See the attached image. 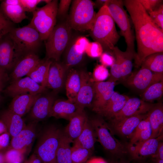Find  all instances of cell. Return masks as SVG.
I'll return each mask as SVG.
<instances>
[{
    "mask_svg": "<svg viewBox=\"0 0 163 163\" xmlns=\"http://www.w3.org/2000/svg\"><path fill=\"white\" fill-rule=\"evenodd\" d=\"M52 60L45 59L40 62L27 76L39 85L46 88L47 80Z\"/></svg>",
    "mask_w": 163,
    "mask_h": 163,
    "instance_id": "obj_32",
    "label": "cell"
},
{
    "mask_svg": "<svg viewBox=\"0 0 163 163\" xmlns=\"http://www.w3.org/2000/svg\"><path fill=\"white\" fill-rule=\"evenodd\" d=\"M152 133V128L149 123H148L145 129L137 135L131 137L130 143L128 147H136L151 138Z\"/></svg>",
    "mask_w": 163,
    "mask_h": 163,
    "instance_id": "obj_38",
    "label": "cell"
},
{
    "mask_svg": "<svg viewBox=\"0 0 163 163\" xmlns=\"http://www.w3.org/2000/svg\"><path fill=\"white\" fill-rule=\"evenodd\" d=\"M0 163H5L4 154L0 152Z\"/></svg>",
    "mask_w": 163,
    "mask_h": 163,
    "instance_id": "obj_55",
    "label": "cell"
},
{
    "mask_svg": "<svg viewBox=\"0 0 163 163\" xmlns=\"http://www.w3.org/2000/svg\"><path fill=\"white\" fill-rule=\"evenodd\" d=\"M92 152L91 150L73 145L71 147L72 163H85Z\"/></svg>",
    "mask_w": 163,
    "mask_h": 163,
    "instance_id": "obj_37",
    "label": "cell"
},
{
    "mask_svg": "<svg viewBox=\"0 0 163 163\" xmlns=\"http://www.w3.org/2000/svg\"><path fill=\"white\" fill-rule=\"evenodd\" d=\"M95 132L97 141L112 154L120 157L128 152L127 147L115 138L112 129L100 116L89 120Z\"/></svg>",
    "mask_w": 163,
    "mask_h": 163,
    "instance_id": "obj_6",
    "label": "cell"
},
{
    "mask_svg": "<svg viewBox=\"0 0 163 163\" xmlns=\"http://www.w3.org/2000/svg\"><path fill=\"white\" fill-rule=\"evenodd\" d=\"M42 93L36 100L30 111V117L32 121L38 122L50 117L56 93L53 91L52 93Z\"/></svg>",
    "mask_w": 163,
    "mask_h": 163,
    "instance_id": "obj_13",
    "label": "cell"
},
{
    "mask_svg": "<svg viewBox=\"0 0 163 163\" xmlns=\"http://www.w3.org/2000/svg\"><path fill=\"white\" fill-rule=\"evenodd\" d=\"M107 1V0H96V4L98 5H101L102 6L104 5Z\"/></svg>",
    "mask_w": 163,
    "mask_h": 163,
    "instance_id": "obj_56",
    "label": "cell"
},
{
    "mask_svg": "<svg viewBox=\"0 0 163 163\" xmlns=\"http://www.w3.org/2000/svg\"><path fill=\"white\" fill-rule=\"evenodd\" d=\"M109 75L106 67L102 64L98 65L94 69L92 78L95 82H102L106 79Z\"/></svg>",
    "mask_w": 163,
    "mask_h": 163,
    "instance_id": "obj_42",
    "label": "cell"
},
{
    "mask_svg": "<svg viewBox=\"0 0 163 163\" xmlns=\"http://www.w3.org/2000/svg\"><path fill=\"white\" fill-rule=\"evenodd\" d=\"M24 163H41V162L39 158L34 153L27 159H26Z\"/></svg>",
    "mask_w": 163,
    "mask_h": 163,
    "instance_id": "obj_51",
    "label": "cell"
},
{
    "mask_svg": "<svg viewBox=\"0 0 163 163\" xmlns=\"http://www.w3.org/2000/svg\"><path fill=\"white\" fill-rule=\"evenodd\" d=\"M41 94L16 96L13 98L8 109L22 117L30 111L35 101Z\"/></svg>",
    "mask_w": 163,
    "mask_h": 163,
    "instance_id": "obj_24",
    "label": "cell"
},
{
    "mask_svg": "<svg viewBox=\"0 0 163 163\" xmlns=\"http://www.w3.org/2000/svg\"><path fill=\"white\" fill-rule=\"evenodd\" d=\"M58 5V0H52L42 7H37L32 12L29 24L38 31L42 41L46 39L56 25Z\"/></svg>",
    "mask_w": 163,
    "mask_h": 163,
    "instance_id": "obj_8",
    "label": "cell"
},
{
    "mask_svg": "<svg viewBox=\"0 0 163 163\" xmlns=\"http://www.w3.org/2000/svg\"><path fill=\"white\" fill-rule=\"evenodd\" d=\"M140 66L153 72L163 74V52L149 55L143 60Z\"/></svg>",
    "mask_w": 163,
    "mask_h": 163,
    "instance_id": "obj_35",
    "label": "cell"
},
{
    "mask_svg": "<svg viewBox=\"0 0 163 163\" xmlns=\"http://www.w3.org/2000/svg\"><path fill=\"white\" fill-rule=\"evenodd\" d=\"M154 104L138 97L129 98L121 110L110 120H117L134 116L147 114Z\"/></svg>",
    "mask_w": 163,
    "mask_h": 163,
    "instance_id": "obj_17",
    "label": "cell"
},
{
    "mask_svg": "<svg viewBox=\"0 0 163 163\" xmlns=\"http://www.w3.org/2000/svg\"><path fill=\"white\" fill-rule=\"evenodd\" d=\"M67 21L72 29L80 31L90 30L94 24L96 13L94 4L90 0L72 1Z\"/></svg>",
    "mask_w": 163,
    "mask_h": 163,
    "instance_id": "obj_5",
    "label": "cell"
},
{
    "mask_svg": "<svg viewBox=\"0 0 163 163\" xmlns=\"http://www.w3.org/2000/svg\"><path fill=\"white\" fill-rule=\"evenodd\" d=\"M148 13L155 24L163 30V4H161L155 9Z\"/></svg>",
    "mask_w": 163,
    "mask_h": 163,
    "instance_id": "obj_41",
    "label": "cell"
},
{
    "mask_svg": "<svg viewBox=\"0 0 163 163\" xmlns=\"http://www.w3.org/2000/svg\"><path fill=\"white\" fill-rule=\"evenodd\" d=\"M103 50L101 45L97 42H90L85 51L89 56L93 58L100 57Z\"/></svg>",
    "mask_w": 163,
    "mask_h": 163,
    "instance_id": "obj_43",
    "label": "cell"
},
{
    "mask_svg": "<svg viewBox=\"0 0 163 163\" xmlns=\"http://www.w3.org/2000/svg\"><path fill=\"white\" fill-rule=\"evenodd\" d=\"M69 70L62 62L52 60L48 71L46 88L52 89L56 94L59 91L65 86Z\"/></svg>",
    "mask_w": 163,
    "mask_h": 163,
    "instance_id": "obj_15",
    "label": "cell"
},
{
    "mask_svg": "<svg viewBox=\"0 0 163 163\" xmlns=\"http://www.w3.org/2000/svg\"><path fill=\"white\" fill-rule=\"evenodd\" d=\"M27 150L10 148L4 154L5 163H22Z\"/></svg>",
    "mask_w": 163,
    "mask_h": 163,
    "instance_id": "obj_39",
    "label": "cell"
},
{
    "mask_svg": "<svg viewBox=\"0 0 163 163\" xmlns=\"http://www.w3.org/2000/svg\"><path fill=\"white\" fill-rule=\"evenodd\" d=\"M104 5L107 7L113 20L120 29L121 35L124 38L127 45L126 50L136 53L135 35L130 19L124 8L123 1L107 0Z\"/></svg>",
    "mask_w": 163,
    "mask_h": 163,
    "instance_id": "obj_9",
    "label": "cell"
},
{
    "mask_svg": "<svg viewBox=\"0 0 163 163\" xmlns=\"http://www.w3.org/2000/svg\"><path fill=\"white\" fill-rule=\"evenodd\" d=\"M14 27V23L6 16L0 8V39Z\"/></svg>",
    "mask_w": 163,
    "mask_h": 163,
    "instance_id": "obj_40",
    "label": "cell"
},
{
    "mask_svg": "<svg viewBox=\"0 0 163 163\" xmlns=\"http://www.w3.org/2000/svg\"><path fill=\"white\" fill-rule=\"evenodd\" d=\"M85 51L76 42V37L72 36L68 45L63 53L62 62L69 70L81 64L85 57Z\"/></svg>",
    "mask_w": 163,
    "mask_h": 163,
    "instance_id": "obj_22",
    "label": "cell"
},
{
    "mask_svg": "<svg viewBox=\"0 0 163 163\" xmlns=\"http://www.w3.org/2000/svg\"><path fill=\"white\" fill-rule=\"evenodd\" d=\"M46 88L37 83L27 76L12 81L5 90L6 93L12 97L21 94H36L43 93Z\"/></svg>",
    "mask_w": 163,
    "mask_h": 163,
    "instance_id": "obj_12",
    "label": "cell"
},
{
    "mask_svg": "<svg viewBox=\"0 0 163 163\" xmlns=\"http://www.w3.org/2000/svg\"><path fill=\"white\" fill-rule=\"evenodd\" d=\"M90 33L94 41L101 45L103 51L111 55L120 36L117 30L115 22L106 5H104L101 7L96 13Z\"/></svg>",
    "mask_w": 163,
    "mask_h": 163,
    "instance_id": "obj_2",
    "label": "cell"
},
{
    "mask_svg": "<svg viewBox=\"0 0 163 163\" xmlns=\"http://www.w3.org/2000/svg\"><path fill=\"white\" fill-rule=\"evenodd\" d=\"M73 141L63 131L56 153V163H72L70 144Z\"/></svg>",
    "mask_w": 163,
    "mask_h": 163,
    "instance_id": "obj_33",
    "label": "cell"
},
{
    "mask_svg": "<svg viewBox=\"0 0 163 163\" xmlns=\"http://www.w3.org/2000/svg\"><path fill=\"white\" fill-rule=\"evenodd\" d=\"M115 83L108 80L94 82V96L91 106L93 111L98 113L104 108L115 91Z\"/></svg>",
    "mask_w": 163,
    "mask_h": 163,
    "instance_id": "obj_14",
    "label": "cell"
},
{
    "mask_svg": "<svg viewBox=\"0 0 163 163\" xmlns=\"http://www.w3.org/2000/svg\"><path fill=\"white\" fill-rule=\"evenodd\" d=\"M81 110H83L75 103L68 99H58L55 100L54 102L50 117L69 120L74 115Z\"/></svg>",
    "mask_w": 163,
    "mask_h": 163,
    "instance_id": "obj_23",
    "label": "cell"
},
{
    "mask_svg": "<svg viewBox=\"0 0 163 163\" xmlns=\"http://www.w3.org/2000/svg\"><path fill=\"white\" fill-rule=\"evenodd\" d=\"M136 54L126 50L123 51L115 46L111 54L114 58V62L111 66L108 80L115 83L118 81L125 80L132 72L133 61Z\"/></svg>",
    "mask_w": 163,
    "mask_h": 163,
    "instance_id": "obj_10",
    "label": "cell"
},
{
    "mask_svg": "<svg viewBox=\"0 0 163 163\" xmlns=\"http://www.w3.org/2000/svg\"><path fill=\"white\" fill-rule=\"evenodd\" d=\"M85 163H107L103 158L100 157H93L87 160Z\"/></svg>",
    "mask_w": 163,
    "mask_h": 163,
    "instance_id": "obj_52",
    "label": "cell"
},
{
    "mask_svg": "<svg viewBox=\"0 0 163 163\" xmlns=\"http://www.w3.org/2000/svg\"><path fill=\"white\" fill-rule=\"evenodd\" d=\"M129 98L127 96L114 91L107 104L98 114L111 120L119 112Z\"/></svg>",
    "mask_w": 163,
    "mask_h": 163,
    "instance_id": "obj_26",
    "label": "cell"
},
{
    "mask_svg": "<svg viewBox=\"0 0 163 163\" xmlns=\"http://www.w3.org/2000/svg\"><path fill=\"white\" fill-rule=\"evenodd\" d=\"M155 163H163V160L158 159L155 160Z\"/></svg>",
    "mask_w": 163,
    "mask_h": 163,
    "instance_id": "obj_57",
    "label": "cell"
},
{
    "mask_svg": "<svg viewBox=\"0 0 163 163\" xmlns=\"http://www.w3.org/2000/svg\"><path fill=\"white\" fill-rule=\"evenodd\" d=\"M37 123L32 121L26 125L17 135L12 137L10 148L27 151L36 137Z\"/></svg>",
    "mask_w": 163,
    "mask_h": 163,
    "instance_id": "obj_18",
    "label": "cell"
},
{
    "mask_svg": "<svg viewBox=\"0 0 163 163\" xmlns=\"http://www.w3.org/2000/svg\"><path fill=\"white\" fill-rule=\"evenodd\" d=\"M82 84L75 103L82 110L91 107L94 96V81L86 71L81 70Z\"/></svg>",
    "mask_w": 163,
    "mask_h": 163,
    "instance_id": "obj_16",
    "label": "cell"
},
{
    "mask_svg": "<svg viewBox=\"0 0 163 163\" xmlns=\"http://www.w3.org/2000/svg\"><path fill=\"white\" fill-rule=\"evenodd\" d=\"M97 141L95 132L88 119L86 121L84 128L78 138L73 142V145L91 150L94 149Z\"/></svg>",
    "mask_w": 163,
    "mask_h": 163,
    "instance_id": "obj_31",
    "label": "cell"
},
{
    "mask_svg": "<svg viewBox=\"0 0 163 163\" xmlns=\"http://www.w3.org/2000/svg\"><path fill=\"white\" fill-rule=\"evenodd\" d=\"M100 61L102 65L105 67L111 66L114 62V58L112 55L104 52L100 56Z\"/></svg>",
    "mask_w": 163,
    "mask_h": 163,
    "instance_id": "obj_47",
    "label": "cell"
},
{
    "mask_svg": "<svg viewBox=\"0 0 163 163\" xmlns=\"http://www.w3.org/2000/svg\"><path fill=\"white\" fill-rule=\"evenodd\" d=\"M17 62L13 43L9 34L0 39V67L7 71Z\"/></svg>",
    "mask_w": 163,
    "mask_h": 163,
    "instance_id": "obj_19",
    "label": "cell"
},
{
    "mask_svg": "<svg viewBox=\"0 0 163 163\" xmlns=\"http://www.w3.org/2000/svg\"><path fill=\"white\" fill-rule=\"evenodd\" d=\"M20 163L18 162H15V163Z\"/></svg>",
    "mask_w": 163,
    "mask_h": 163,
    "instance_id": "obj_59",
    "label": "cell"
},
{
    "mask_svg": "<svg viewBox=\"0 0 163 163\" xmlns=\"http://www.w3.org/2000/svg\"><path fill=\"white\" fill-rule=\"evenodd\" d=\"M152 133L151 138L162 136L163 130V106L161 103L155 104L147 113Z\"/></svg>",
    "mask_w": 163,
    "mask_h": 163,
    "instance_id": "obj_30",
    "label": "cell"
},
{
    "mask_svg": "<svg viewBox=\"0 0 163 163\" xmlns=\"http://www.w3.org/2000/svg\"><path fill=\"white\" fill-rule=\"evenodd\" d=\"M8 132L6 127L3 122L0 120V135Z\"/></svg>",
    "mask_w": 163,
    "mask_h": 163,
    "instance_id": "obj_54",
    "label": "cell"
},
{
    "mask_svg": "<svg viewBox=\"0 0 163 163\" xmlns=\"http://www.w3.org/2000/svg\"><path fill=\"white\" fill-rule=\"evenodd\" d=\"M0 120L5 124L8 132L12 138L17 135L26 125L22 117L9 109L2 113Z\"/></svg>",
    "mask_w": 163,
    "mask_h": 163,
    "instance_id": "obj_29",
    "label": "cell"
},
{
    "mask_svg": "<svg viewBox=\"0 0 163 163\" xmlns=\"http://www.w3.org/2000/svg\"><path fill=\"white\" fill-rule=\"evenodd\" d=\"M6 71L0 67V92L3 91L9 78Z\"/></svg>",
    "mask_w": 163,
    "mask_h": 163,
    "instance_id": "obj_48",
    "label": "cell"
},
{
    "mask_svg": "<svg viewBox=\"0 0 163 163\" xmlns=\"http://www.w3.org/2000/svg\"><path fill=\"white\" fill-rule=\"evenodd\" d=\"M162 137L163 135L158 138H151L138 146L128 147V151L135 159L152 156L155 153Z\"/></svg>",
    "mask_w": 163,
    "mask_h": 163,
    "instance_id": "obj_25",
    "label": "cell"
},
{
    "mask_svg": "<svg viewBox=\"0 0 163 163\" xmlns=\"http://www.w3.org/2000/svg\"><path fill=\"white\" fill-rule=\"evenodd\" d=\"M147 116V114L139 115L111 121L110 127L121 136L130 138L139 123Z\"/></svg>",
    "mask_w": 163,
    "mask_h": 163,
    "instance_id": "obj_21",
    "label": "cell"
},
{
    "mask_svg": "<svg viewBox=\"0 0 163 163\" xmlns=\"http://www.w3.org/2000/svg\"><path fill=\"white\" fill-rule=\"evenodd\" d=\"M41 59L35 53L28 54L20 59L13 68L10 77L12 81L27 75Z\"/></svg>",
    "mask_w": 163,
    "mask_h": 163,
    "instance_id": "obj_20",
    "label": "cell"
},
{
    "mask_svg": "<svg viewBox=\"0 0 163 163\" xmlns=\"http://www.w3.org/2000/svg\"><path fill=\"white\" fill-rule=\"evenodd\" d=\"M62 132L54 125L44 130L38 140L34 153L41 163H56V153Z\"/></svg>",
    "mask_w": 163,
    "mask_h": 163,
    "instance_id": "obj_7",
    "label": "cell"
},
{
    "mask_svg": "<svg viewBox=\"0 0 163 163\" xmlns=\"http://www.w3.org/2000/svg\"></svg>",
    "mask_w": 163,
    "mask_h": 163,
    "instance_id": "obj_60",
    "label": "cell"
},
{
    "mask_svg": "<svg viewBox=\"0 0 163 163\" xmlns=\"http://www.w3.org/2000/svg\"><path fill=\"white\" fill-rule=\"evenodd\" d=\"M20 5L25 12H33L37 8V5L45 0H20Z\"/></svg>",
    "mask_w": 163,
    "mask_h": 163,
    "instance_id": "obj_45",
    "label": "cell"
},
{
    "mask_svg": "<svg viewBox=\"0 0 163 163\" xmlns=\"http://www.w3.org/2000/svg\"><path fill=\"white\" fill-rule=\"evenodd\" d=\"M81 84L80 70L74 68L70 69L68 72L65 85L68 100L75 102Z\"/></svg>",
    "mask_w": 163,
    "mask_h": 163,
    "instance_id": "obj_28",
    "label": "cell"
},
{
    "mask_svg": "<svg viewBox=\"0 0 163 163\" xmlns=\"http://www.w3.org/2000/svg\"><path fill=\"white\" fill-rule=\"evenodd\" d=\"M88 119L84 110L78 112L69 120L63 131L64 133L73 142L81 133Z\"/></svg>",
    "mask_w": 163,
    "mask_h": 163,
    "instance_id": "obj_27",
    "label": "cell"
},
{
    "mask_svg": "<svg viewBox=\"0 0 163 163\" xmlns=\"http://www.w3.org/2000/svg\"><path fill=\"white\" fill-rule=\"evenodd\" d=\"M13 43L17 61L30 53H36L42 42L38 31L29 24L12 29L9 33Z\"/></svg>",
    "mask_w": 163,
    "mask_h": 163,
    "instance_id": "obj_3",
    "label": "cell"
},
{
    "mask_svg": "<svg viewBox=\"0 0 163 163\" xmlns=\"http://www.w3.org/2000/svg\"><path fill=\"white\" fill-rule=\"evenodd\" d=\"M5 4L11 5H20V0H5L3 1Z\"/></svg>",
    "mask_w": 163,
    "mask_h": 163,
    "instance_id": "obj_53",
    "label": "cell"
},
{
    "mask_svg": "<svg viewBox=\"0 0 163 163\" xmlns=\"http://www.w3.org/2000/svg\"><path fill=\"white\" fill-rule=\"evenodd\" d=\"M163 94V80L149 87L141 94V99L146 102H152L159 99Z\"/></svg>",
    "mask_w": 163,
    "mask_h": 163,
    "instance_id": "obj_36",
    "label": "cell"
},
{
    "mask_svg": "<svg viewBox=\"0 0 163 163\" xmlns=\"http://www.w3.org/2000/svg\"><path fill=\"white\" fill-rule=\"evenodd\" d=\"M163 80V74L153 72L141 68L132 72L123 81L126 85L141 94L149 87Z\"/></svg>",
    "mask_w": 163,
    "mask_h": 163,
    "instance_id": "obj_11",
    "label": "cell"
},
{
    "mask_svg": "<svg viewBox=\"0 0 163 163\" xmlns=\"http://www.w3.org/2000/svg\"><path fill=\"white\" fill-rule=\"evenodd\" d=\"M72 30L67 20L56 25L44 41L45 58L60 61L61 56L72 37Z\"/></svg>",
    "mask_w": 163,
    "mask_h": 163,
    "instance_id": "obj_4",
    "label": "cell"
},
{
    "mask_svg": "<svg viewBox=\"0 0 163 163\" xmlns=\"http://www.w3.org/2000/svg\"><path fill=\"white\" fill-rule=\"evenodd\" d=\"M0 93H1V92H0V102L1 101V99H2L1 96V95H0Z\"/></svg>",
    "mask_w": 163,
    "mask_h": 163,
    "instance_id": "obj_58",
    "label": "cell"
},
{
    "mask_svg": "<svg viewBox=\"0 0 163 163\" xmlns=\"http://www.w3.org/2000/svg\"><path fill=\"white\" fill-rule=\"evenodd\" d=\"M72 1L71 0H60L58 5L57 17L62 19L66 17Z\"/></svg>",
    "mask_w": 163,
    "mask_h": 163,
    "instance_id": "obj_44",
    "label": "cell"
},
{
    "mask_svg": "<svg viewBox=\"0 0 163 163\" xmlns=\"http://www.w3.org/2000/svg\"><path fill=\"white\" fill-rule=\"evenodd\" d=\"M123 2L135 29L137 52L134 60L138 67L149 55L163 52V30L153 22L138 0H125Z\"/></svg>",
    "mask_w": 163,
    "mask_h": 163,
    "instance_id": "obj_1",
    "label": "cell"
},
{
    "mask_svg": "<svg viewBox=\"0 0 163 163\" xmlns=\"http://www.w3.org/2000/svg\"><path fill=\"white\" fill-rule=\"evenodd\" d=\"M0 8L6 16L14 23H21L27 18L26 12L20 5H9L2 1Z\"/></svg>",
    "mask_w": 163,
    "mask_h": 163,
    "instance_id": "obj_34",
    "label": "cell"
},
{
    "mask_svg": "<svg viewBox=\"0 0 163 163\" xmlns=\"http://www.w3.org/2000/svg\"><path fill=\"white\" fill-rule=\"evenodd\" d=\"M152 157L155 160L158 159L163 160V143L162 142H160L155 153Z\"/></svg>",
    "mask_w": 163,
    "mask_h": 163,
    "instance_id": "obj_50",
    "label": "cell"
},
{
    "mask_svg": "<svg viewBox=\"0 0 163 163\" xmlns=\"http://www.w3.org/2000/svg\"><path fill=\"white\" fill-rule=\"evenodd\" d=\"M144 9L149 13L153 11L162 4L161 0H138Z\"/></svg>",
    "mask_w": 163,
    "mask_h": 163,
    "instance_id": "obj_46",
    "label": "cell"
},
{
    "mask_svg": "<svg viewBox=\"0 0 163 163\" xmlns=\"http://www.w3.org/2000/svg\"><path fill=\"white\" fill-rule=\"evenodd\" d=\"M10 136L8 132L0 135V150L8 146L9 142Z\"/></svg>",
    "mask_w": 163,
    "mask_h": 163,
    "instance_id": "obj_49",
    "label": "cell"
}]
</instances>
